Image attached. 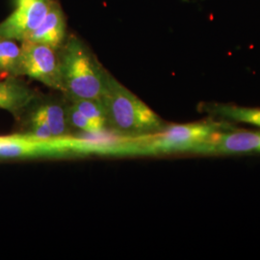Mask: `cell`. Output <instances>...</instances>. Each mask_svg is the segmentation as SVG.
<instances>
[{
	"label": "cell",
	"instance_id": "6da1fadb",
	"mask_svg": "<svg viewBox=\"0 0 260 260\" xmlns=\"http://www.w3.org/2000/svg\"><path fill=\"white\" fill-rule=\"evenodd\" d=\"M233 123L210 117L203 121L170 124L155 133L136 138H121L114 144V155L159 156L174 153H194L197 148L212 134L233 129Z\"/></svg>",
	"mask_w": 260,
	"mask_h": 260
},
{
	"label": "cell",
	"instance_id": "7a4b0ae2",
	"mask_svg": "<svg viewBox=\"0 0 260 260\" xmlns=\"http://www.w3.org/2000/svg\"><path fill=\"white\" fill-rule=\"evenodd\" d=\"M102 101L106 112V126L121 138L149 135L167 125L161 117L109 73Z\"/></svg>",
	"mask_w": 260,
	"mask_h": 260
},
{
	"label": "cell",
	"instance_id": "3957f363",
	"mask_svg": "<svg viewBox=\"0 0 260 260\" xmlns=\"http://www.w3.org/2000/svg\"><path fill=\"white\" fill-rule=\"evenodd\" d=\"M63 91L67 99H101L106 88L107 74L83 42L71 37L60 48Z\"/></svg>",
	"mask_w": 260,
	"mask_h": 260
},
{
	"label": "cell",
	"instance_id": "277c9868",
	"mask_svg": "<svg viewBox=\"0 0 260 260\" xmlns=\"http://www.w3.org/2000/svg\"><path fill=\"white\" fill-rule=\"evenodd\" d=\"M102 143L71 136L41 139L25 134L5 136L0 142V158L68 157L101 154Z\"/></svg>",
	"mask_w": 260,
	"mask_h": 260
},
{
	"label": "cell",
	"instance_id": "5b68a950",
	"mask_svg": "<svg viewBox=\"0 0 260 260\" xmlns=\"http://www.w3.org/2000/svg\"><path fill=\"white\" fill-rule=\"evenodd\" d=\"M21 75H26L53 90L63 91L59 55L53 48L45 45L22 42Z\"/></svg>",
	"mask_w": 260,
	"mask_h": 260
},
{
	"label": "cell",
	"instance_id": "8992f818",
	"mask_svg": "<svg viewBox=\"0 0 260 260\" xmlns=\"http://www.w3.org/2000/svg\"><path fill=\"white\" fill-rule=\"evenodd\" d=\"M54 0H15V9L0 23V40L24 42L47 16Z\"/></svg>",
	"mask_w": 260,
	"mask_h": 260
},
{
	"label": "cell",
	"instance_id": "52a82bcc",
	"mask_svg": "<svg viewBox=\"0 0 260 260\" xmlns=\"http://www.w3.org/2000/svg\"><path fill=\"white\" fill-rule=\"evenodd\" d=\"M251 152H260V131L234 127L212 134L197 148L194 154L231 155Z\"/></svg>",
	"mask_w": 260,
	"mask_h": 260
},
{
	"label": "cell",
	"instance_id": "ba28073f",
	"mask_svg": "<svg viewBox=\"0 0 260 260\" xmlns=\"http://www.w3.org/2000/svg\"><path fill=\"white\" fill-rule=\"evenodd\" d=\"M66 30L64 12L60 4L54 0L45 19L26 41L45 45L57 51L65 44Z\"/></svg>",
	"mask_w": 260,
	"mask_h": 260
},
{
	"label": "cell",
	"instance_id": "9c48e42d",
	"mask_svg": "<svg viewBox=\"0 0 260 260\" xmlns=\"http://www.w3.org/2000/svg\"><path fill=\"white\" fill-rule=\"evenodd\" d=\"M37 93L15 78L0 80V108L19 117L31 107Z\"/></svg>",
	"mask_w": 260,
	"mask_h": 260
},
{
	"label": "cell",
	"instance_id": "30bf717a",
	"mask_svg": "<svg viewBox=\"0 0 260 260\" xmlns=\"http://www.w3.org/2000/svg\"><path fill=\"white\" fill-rule=\"evenodd\" d=\"M32 114L46 121L53 137L69 136L70 124L67 118V105L58 101L48 100L39 103Z\"/></svg>",
	"mask_w": 260,
	"mask_h": 260
},
{
	"label": "cell",
	"instance_id": "8fae6325",
	"mask_svg": "<svg viewBox=\"0 0 260 260\" xmlns=\"http://www.w3.org/2000/svg\"><path fill=\"white\" fill-rule=\"evenodd\" d=\"M205 111L214 118L244 122L260 128V108L223 103H205Z\"/></svg>",
	"mask_w": 260,
	"mask_h": 260
},
{
	"label": "cell",
	"instance_id": "7c38bea8",
	"mask_svg": "<svg viewBox=\"0 0 260 260\" xmlns=\"http://www.w3.org/2000/svg\"><path fill=\"white\" fill-rule=\"evenodd\" d=\"M0 75H21V46L13 40H0Z\"/></svg>",
	"mask_w": 260,
	"mask_h": 260
},
{
	"label": "cell",
	"instance_id": "4fadbf2b",
	"mask_svg": "<svg viewBox=\"0 0 260 260\" xmlns=\"http://www.w3.org/2000/svg\"><path fill=\"white\" fill-rule=\"evenodd\" d=\"M75 108L81 112L88 119L100 125L106 127V112L101 99H68Z\"/></svg>",
	"mask_w": 260,
	"mask_h": 260
},
{
	"label": "cell",
	"instance_id": "5bb4252c",
	"mask_svg": "<svg viewBox=\"0 0 260 260\" xmlns=\"http://www.w3.org/2000/svg\"><path fill=\"white\" fill-rule=\"evenodd\" d=\"M67 118L71 127H75L76 129L83 131L88 134L96 135L103 131V128L90 119H88L86 116H84L72 103L67 105Z\"/></svg>",
	"mask_w": 260,
	"mask_h": 260
},
{
	"label": "cell",
	"instance_id": "9a60e30c",
	"mask_svg": "<svg viewBox=\"0 0 260 260\" xmlns=\"http://www.w3.org/2000/svg\"><path fill=\"white\" fill-rule=\"evenodd\" d=\"M28 134L41 139L54 138L47 122L34 114H32L30 118V131L28 132Z\"/></svg>",
	"mask_w": 260,
	"mask_h": 260
},
{
	"label": "cell",
	"instance_id": "2e32d148",
	"mask_svg": "<svg viewBox=\"0 0 260 260\" xmlns=\"http://www.w3.org/2000/svg\"><path fill=\"white\" fill-rule=\"evenodd\" d=\"M4 137H5V136H0V142H1L2 140L4 139Z\"/></svg>",
	"mask_w": 260,
	"mask_h": 260
}]
</instances>
